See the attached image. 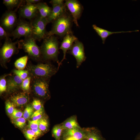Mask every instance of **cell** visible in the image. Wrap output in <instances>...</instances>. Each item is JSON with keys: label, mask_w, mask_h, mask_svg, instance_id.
Instances as JSON below:
<instances>
[{"label": "cell", "mask_w": 140, "mask_h": 140, "mask_svg": "<svg viewBox=\"0 0 140 140\" xmlns=\"http://www.w3.org/2000/svg\"><path fill=\"white\" fill-rule=\"evenodd\" d=\"M73 20L72 16L67 11L52 22L51 30L47 36L55 34L62 37L68 33H73L71 30Z\"/></svg>", "instance_id": "obj_1"}, {"label": "cell", "mask_w": 140, "mask_h": 140, "mask_svg": "<svg viewBox=\"0 0 140 140\" xmlns=\"http://www.w3.org/2000/svg\"><path fill=\"white\" fill-rule=\"evenodd\" d=\"M58 39L54 35L45 37L40 47L43 59L47 61L53 60L58 64Z\"/></svg>", "instance_id": "obj_2"}, {"label": "cell", "mask_w": 140, "mask_h": 140, "mask_svg": "<svg viewBox=\"0 0 140 140\" xmlns=\"http://www.w3.org/2000/svg\"><path fill=\"white\" fill-rule=\"evenodd\" d=\"M29 75L31 77H38L50 79L58 70L49 62L36 65L29 64L26 67Z\"/></svg>", "instance_id": "obj_3"}, {"label": "cell", "mask_w": 140, "mask_h": 140, "mask_svg": "<svg viewBox=\"0 0 140 140\" xmlns=\"http://www.w3.org/2000/svg\"><path fill=\"white\" fill-rule=\"evenodd\" d=\"M36 40L32 36L24 38L23 39L17 40L18 48L22 49L29 57L37 61L43 60L40 47L37 44Z\"/></svg>", "instance_id": "obj_4"}, {"label": "cell", "mask_w": 140, "mask_h": 140, "mask_svg": "<svg viewBox=\"0 0 140 140\" xmlns=\"http://www.w3.org/2000/svg\"><path fill=\"white\" fill-rule=\"evenodd\" d=\"M31 77V87L34 94L43 100L49 99L50 97L48 88L50 79Z\"/></svg>", "instance_id": "obj_5"}, {"label": "cell", "mask_w": 140, "mask_h": 140, "mask_svg": "<svg viewBox=\"0 0 140 140\" xmlns=\"http://www.w3.org/2000/svg\"><path fill=\"white\" fill-rule=\"evenodd\" d=\"M32 28V36L35 40L40 41L47 36L46 26L48 23L46 18H42L39 13L34 19L30 20Z\"/></svg>", "instance_id": "obj_6"}, {"label": "cell", "mask_w": 140, "mask_h": 140, "mask_svg": "<svg viewBox=\"0 0 140 140\" xmlns=\"http://www.w3.org/2000/svg\"><path fill=\"white\" fill-rule=\"evenodd\" d=\"M17 44V41L13 42L10 38L5 39L0 51V62L4 66L13 55L18 53Z\"/></svg>", "instance_id": "obj_7"}, {"label": "cell", "mask_w": 140, "mask_h": 140, "mask_svg": "<svg viewBox=\"0 0 140 140\" xmlns=\"http://www.w3.org/2000/svg\"><path fill=\"white\" fill-rule=\"evenodd\" d=\"M11 33L13 40L21 37L26 38L32 36V28L30 22L19 18L16 28Z\"/></svg>", "instance_id": "obj_8"}, {"label": "cell", "mask_w": 140, "mask_h": 140, "mask_svg": "<svg viewBox=\"0 0 140 140\" xmlns=\"http://www.w3.org/2000/svg\"><path fill=\"white\" fill-rule=\"evenodd\" d=\"M8 10L3 14L0 19V26L8 32H11L16 27L18 22L16 12Z\"/></svg>", "instance_id": "obj_9"}, {"label": "cell", "mask_w": 140, "mask_h": 140, "mask_svg": "<svg viewBox=\"0 0 140 140\" xmlns=\"http://www.w3.org/2000/svg\"><path fill=\"white\" fill-rule=\"evenodd\" d=\"M68 53L73 55L76 61V67L78 68L82 63L86 60L84 48L82 43L78 39L74 43Z\"/></svg>", "instance_id": "obj_10"}, {"label": "cell", "mask_w": 140, "mask_h": 140, "mask_svg": "<svg viewBox=\"0 0 140 140\" xmlns=\"http://www.w3.org/2000/svg\"><path fill=\"white\" fill-rule=\"evenodd\" d=\"M65 2V4L71 14L73 22L77 26H78V20L82 13V6L78 1L76 0H67Z\"/></svg>", "instance_id": "obj_11"}, {"label": "cell", "mask_w": 140, "mask_h": 140, "mask_svg": "<svg viewBox=\"0 0 140 140\" xmlns=\"http://www.w3.org/2000/svg\"><path fill=\"white\" fill-rule=\"evenodd\" d=\"M18 13L20 18L31 20L36 17L39 14V11L36 4L26 3L20 6Z\"/></svg>", "instance_id": "obj_12"}, {"label": "cell", "mask_w": 140, "mask_h": 140, "mask_svg": "<svg viewBox=\"0 0 140 140\" xmlns=\"http://www.w3.org/2000/svg\"><path fill=\"white\" fill-rule=\"evenodd\" d=\"M78 39V38L73 34V33L67 34L64 37L60 47V49L63 51V57L62 60L58 64V69L62 62L66 59L67 51L71 50L74 43Z\"/></svg>", "instance_id": "obj_13"}, {"label": "cell", "mask_w": 140, "mask_h": 140, "mask_svg": "<svg viewBox=\"0 0 140 140\" xmlns=\"http://www.w3.org/2000/svg\"><path fill=\"white\" fill-rule=\"evenodd\" d=\"M30 97L28 93L23 92L17 93L11 96L9 100L15 107H22L29 102Z\"/></svg>", "instance_id": "obj_14"}, {"label": "cell", "mask_w": 140, "mask_h": 140, "mask_svg": "<svg viewBox=\"0 0 140 140\" xmlns=\"http://www.w3.org/2000/svg\"><path fill=\"white\" fill-rule=\"evenodd\" d=\"M10 76L6 80V91L9 93L14 92L21 88L23 80L19 76L14 74Z\"/></svg>", "instance_id": "obj_15"}, {"label": "cell", "mask_w": 140, "mask_h": 140, "mask_svg": "<svg viewBox=\"0 0 140 140\" xmlns=\"http://www.w3.org/2000/svg\"><path fill=\"white\" fill-rule=\"evenodd\" d=\"M63 137H71L77 140L86 139V134L84 128H75L64 130L62 134Z\"/></svg>", "instance_id": "obj_16"}, {"label": "cell", "mask_w": 140, "mask_h": 140, "mask_svg": "<svg viewBox=\"0 0 140 140\" xmlns=\"http://www.w3.org/2000/svg\"><path fill=\"white\" fill-rule=\"evenodd\" d=\"M51 12L47 19L48 23L52 22L66 11V7L64 3L61 5H52Z\"/></svg>", "instance_id": "obj_17"}, {"label": "cell", "mask_w": 140, "mask_h": 140, "mask_svg": "<svg viewBox=\"0 0 140 140\" xmlns=\"http://www.w3.org/2000/svg\"><path fill=\"white\" fill-rule=\"evenodd\" d=\"M92 27L93 29L101 38L102 40L103 44H104L105 40L107 38L113 34L127 32L130 33L132 32H136L139 31L138 30H136L134 31H126L111 32L97 27L95 24L93 25H92Z\"/></svg>", "instance_id": "obj_18"}, {"label": "cell", "mask_w": 140, "mask_h": 140, "mask_svg": "<svg viewBox=\"0 0 140 140\" xmlns=\"http://www.w3.org/2000/svg\"><path fill=\"white\" fill-rule=\"evenodd\" d=\"M86 134V140H105L99 131L94 127L84 128Z\"/></svg>", "instance_id": "obj_19"}, {"label": "cell", "mask_w": 140, "mask_h": 140, "mask_svg": "<svg viewBox=\"0 0 140 140\" xmlns=\"http://www.w3.org/2000/svg\"><path fill=\"white\" fill-rule=\"evenodd\" d=\"M36 5L41 17L43 18H47L51 12L52 8L49 6L46 3L41 2Z\"/></svg>", "instance_id": "obj_20"}, {"label": "cell", "mask_w": 140, "mask_h": 140, "mask_svg": "<svg viewBox=\"0 0 140 140\" xmlns=\"http://www.w3.org/2000/svg\"><path fill=\"white\" fill-rule=\"evenodd\" d=\"M64 130L75 128H81L79 126L75 116H71L68 118L61 124Z\"/></svg>", "instance_id": "obj_21"}, {"label": "cell", "mask_w": 140, "mask_h": 140, "mask_svg": "<svg viewBox=\"0 0 140 140\" xmlns=\"http://www.w3.org/2000/svg\"><path fill=\"white\" fill-rule=\"evenodd\" d=\"M25 0H3V3L6 7L8 10H12L13 9L17 7L16 9L23 5Z\"/></svg>", "instance_id": "obj_22"}, {"label": "cell", "mask_w": 140, "mask_h": 140, "mask_svg": "<svg viewBox=\"0 0 140 140\" xmlns=\"http://www.w3.org/2000/svg\"><path fill=\"white\" fill-rule=\"evenodd\" d=\"M64 129L61 124L55 125L52 130V134L56 140H60Z\"/></svg>", "instance_id": "obj_23"}, {"label": "cell", "mask_w": 140, "mask_h": 140, "mask_svg": "<svg viewBox=\"0 0 140 140\" xmlns=\"http://www.w3.org/2000/svg\"><path fill=\"white\" fill-rule=\"evenodd\" d=\"M28 57L25 55L17 59L15 62V66L18 70H23L25 67Z\"/></svg>", "instance_id": "obj_24"}, {"label": "cell", "mask_w": 140, "mask_h": 140, "mask_svg": "<svg viewBox=\"0 0 140 140\" xmlns=\"http://www.w3.org/2000/svg\"><path fill=\"white\" fill-rule=\"evenodd\" d=\"M49 127V123L46 117H44L40 120L39 128L43 133L48 130Z\"/></svg>", "instance_id": "obj_25"}, {"label": "cell", "mask_w": 140, "mask_h": 140, "mask_svg": "<svg viewBox=\"0 0 140 140\" xmlns=\"http://www.w3.org/2000/svg\"><path fill=\"white\" fill-rule=\"evenodd\" d=\"M10 74H5L0 77V93L1 95L2 93L6 90V77L8 76L11 75Z\"/></svg>", "instance_id": "obj_26"}, {"label": "cell", "mask_w": 140, "mask_h": 140, "mask_svg": "<svg viewBox=\"0 0 140 140\" xmlns=\"http://www.w3.org/2000/svg\"><path fill=\"white\" fill-rule=\"evenodd\" d=\"M31 78V76L29 75L26 78L23 80L21 88L25 92L28 91L30 89V83Z\"/></svg>", "instance_id": "obj_27"}, {"label": "cell", "mask_w": 140, "mask_h": 140, "mask_svg": "<svg viewBox=\"0 0 140 140\" xmlns=\"http://www.w3.org/2000/svg\"><path fill=\"white\" fill-rule=\"evenodd\" d=\"M23 133L27 140H36L38 138L31 129L24 130L23 131Z\"/></svg>", "instance_id": "obj_28"}, {"label": "cell", "mask_w": 140, "mask_h": 140, "mask_svg": "<svg viewBox=\"0 0 140 140\" xmlns=\"http://www.w3.org/2000/svg\"><path fill=\"white\" fill-rule=\"evenodd\" d=\"M33 113V108L32 106L29 104L26 107L23 113V117L25 120L29 119Z\"/></svg>", "instance_id": "obj_29"}, {"label": "cell", "mask_w": 140, "mask_h": 140, "mask_svg": "<svg viewBox=\"0 0 140 140\" xmlns=\"http://www.w3.org/2000/svg\"><path fill=\"white\" fill-rule=\"evenodd\" d=\"M13 72L14 74L19 76L23 80L26 78L29 75V73L27 70L14 69Z\"/></svg>", "instance_id": "obj_30"}, {"label": "cell", "mask_w": 140, "mask_h": 140, "mask_svg": "<svg viewBox=\"0 0 140 140\" xmlns=\"http://www.w3.org/2000/svg\"><path fill=\"white\" fill-rule=\"evenodd\" d=\"M44 112L43 108L36 110L33 112L30 118L33 120H40L44 117Z\"/></svg>", "instance_id": "obj_31"}, {"label": "cell", "mask_w": 140, "mask_h": 140, "mask_svg": "<svg viewBox=\"0 0 140 140\" xmlns=\"http://www.w3.org/2000/svg\"><path fill=\"white\" fill-rule=\"evenodd\" d=\"M26 120L23 117H21L13 120V123L18 128L22 129L26 124Z\"/></svg>", "instance_id": "obj_32"}, {"label": "cell", "mask_w": 140, "mask_h": 140, "mask_svg": "<svg viewBox=\"0 0 140 140\" xmlns=\"http://www.w3.org/2000/svg\"><path fill=\"white\" fill-rule=\"evenodd\" d=\"M15 106L10 100H8L5 102V108L8 114L10 116L12 113Z\"/></svg>", "instance_id": "obj_33"}, {"label": "cell", "mask_w": 140, "mask_h": 140, "mask_svg": "<svg viewBox=\"0 0 140 140\" xmlns=\"http://www.w3.org/2000/svg\"><path fill=\"white\" fill-rule=\"evenodd\" d=\"M13 37L11 32H7L2 27L0 26V40L5 39L10 37Z\"/></svg>", "instance_id": "obj_34"}, {"label": "cell", "mask_w": 140, "mask_h": 140, "mask_svg": "<svg viewBox=\"0 0 140 140\" xmlns=\"http://www.w3.org/2000/svg\"><path fill=\"white\" fill-rule=\"evenodd\" d=\"M32 106L36 110L43 108L42 103L40 100L38 99L33 100L32 103Z\"/></svg>", "instance_id": "obj_35"}, {"label": "cell", "mask_w": 140, "mask_h": 140, "mask_svg": "<svg viewBox=\"0 0 140 140\" xmlns=\"http://www.w3.org/2000/svg\"><path fill=\"white\" fill-rule=\"evenodd\" d=\"M23 113L21 111L15 108L11 115V118L13 120L22 117Z\"/></svg>", "instance_id": "obj_36"}, {"label": "cell", "mask_w": 140, "mask_h": 140, "mask_svg": "<svg viewBox=\"0 0 140 140\" xmlns=\"http://www.w3.org/2000/svg\"><path fill=\"white\" fill-rule=\"evenodd\" d=\"M40 120H29L28 127L31 129L38 128Z\"/></svg>", "instance_id": "obj_37"}, {"label": "cell", "mask_w": 140, "mask_h": 140, "mask_svg": "<svg viewBox=\"0 0 140 140\" xmlns=\"http://www.w3.org/2000/svg\"><path fill=\"white\" fill-rule=\"evenodd\" d=\"M52 5H59L64 4V1L63 0H52L50 2Z\"/></svg>", "instance_id": "obj_38"}, {"label": "cell", "mask_w": 140, "mask_h": 140, "mask_svg": "<svg viewBox=\"0 0 140 140\" xmlns=\"http://www.w3.org/2000/svg\"><path fill=\"white\" fill-rule=\"evenodd\" d=\"M34 133L36 136L38 138L43 135V132L39 128L31 129Z\"/></svg>", "instance_id": "obj_39"}, {"label": "cell", "mask_w": 140, "mask_h": 140, "mask_svg": "<svg viewBox=\"0 0 140 140\" xmlns=\"http://www.w3.org/2000/svg\"><path fill=\"white\" fill-rule=\"evenodd\" d=\"M40 0H25V2L26 3L32 4H36L38 3L41 2Z\"/></svg>", "instance_id": "obj_40"}, {"label": "cell", "mask_w": 140, "mask_h": 140, "mask_svg": "<svg viewBox=\"0 0 140 140\" xmlns=\"http://www.w3.org/2000/svg\"><path fill=\"white\" fill-rule=\"evenodd\" d=\"M62 140H77L71 137H63Z\"/></svg>", "instance_id": "obj_41"}, {"label": "cell", "mask_w": 140, "mask_h": 140, "mask_svg": "<svg viewBox=\"0 0 140 140\" xmlns=\"http://www.w3.org/2000/svg\"><path fill=\"white\" fill-rule=\"evenodd\" d=\"M135 140H140V132L137 135Z\"/></svg>", "instance_id": "obj_42"}, {"label": "cell", "mask_w": 140, "mask_h": 140, "mask_svg": "<svg viewBox=\"0 0 140 140\" xmlns=\"http://www.w3.org/2000/svg\"><path fill=\"white\" fill-rule=\"evenodd\" d=\"M1 140H3V138H2L1 139Z\"/></svg>", "instance_id": "obj_43"}, {"label": "cell", "mask_w": 140, "mask_h": 140, "mask_svg": "<svg viewBox=\"0 0 140 140\" xmlns=\"http://www.w3.org/2000/svg\"><path fill=\"white\" fill-rule=\"evenodd\" d=\"M86 140V139H83V140Z\"/></svg>", "instance_id": "obj_44"}]
</instances>
